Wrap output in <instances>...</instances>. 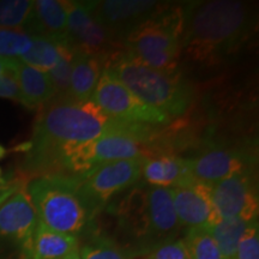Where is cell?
Returning a JSON list of instances; mask_svg holds the SVG:
<instances>
[{
	"label": "cell",
	"instance_id": "18",
	"mask_svg": "<svg viewBox=\"0 0 259 259\" xmlns=\"http://www.w3.org/2000/svg\"><path fill=\"white\" fill-rule=\"evenodd\" d=\"M17 77L21 92L19 102L27 108H42L56 97V92L46 72H42L18 60Z\"/></svg>",
	"mask_w": 259,
	"mask_h": 259
},
{
	"label": "cell",
	"instance_id": "33",
	"mask_svg": "<svg viewBox=\"0 0 259 259\" xmlns=\"http://www.w3.org/2000/svg\"><path fill=\"white\" fill-rule=\"evenodd\" d=\"M63 259H80L79 248H76V250H73L72 252H70V253L67 254L66 257H64Z\"/></svg>",
	"mask_w": 259,
	"mask_h": 259
},
{
	"label": "cell",
	"instance_id": "7",
	"mask_svg": "<svg viewBox=\"0 0 259 259\" xmlns=\"http://www.w3.org/2000/svg\"><path fill=\"white\" fill-rule=\"evenodd\" d=\"M92 101L114 120L128 124L166 125L170 118L141 102L107 67H103Z\"/></svg>",
	"mask_w": 259,
	"mask_h": 259
},
{
	"label": "cell",
	"instance_id": "9",
	"mask_svg": "<svg viewBox=\"0 0 259 259\" xmlns=\"http://www.w3.org/2000/svg\"><path fill=\"white\" fill-rule=\"evenodd\" d=\"M37 221L25 186L22 187L0 205V250H18L22 259H29Z\"/></svg>",
	"mask_w": 259,
	"mask_h": 259
},
{
	"label": "cell",
	"instance_id": "14",
	"mask_svg": "<svg viewBox=\"0 0 259 259\" xmlns=\"http://www.w3.org/2000/svg\"><path fill=\"white\" fill-rule=\"evenodd\" d=\"M174 209L181 227L210 228L219 222V215L211 202V185L191 179L170 187Z\"/></svg>",
	"mask_w": 259,
	"mask_h": 259
},
{
	"label": "cell",
	"instance_id": "4",
	"mask_svg": "<svg viewBox=\"0 0 259 259\" xmlns=\"http://www.w3.org/2000/svg\"><path fill=\"white\" fill-rule=\"evenodd\" d=\"M107 67L141 102L167 116L184 114L192 102V92L180 73H168L139 63L125 52L111 53Z\"/></svg>",
	"mask_w": 259,
	"mask_h": 259
},
{
	"label": "cell",
	"instance_id": "1",
	"mask_svg": "<svg viewBox=\"0 0 259 259\" xmlns=\"http://www.w3.org/2000/svg\"><path fill=\"white\" fill-rule=\"evenodd\" d=\"M148 130L145 124H128L109 118L92 100L54 97L37 115L22 169L31 178L63 174L61 153L66 147L112 134L132 135L143 141Z\"/></svg>",
	"mask_w": 259,
	"mask_h": 259
},
{
	"label": "cell",
	"instance_id": "27",
	"mask_svg": "<svg viewBox=\"0 0 259 259\" xmlns=\"http://www.w3.org/2000/svg\"><path fill=\"white\" fill-rule=\"evenodd\" d=\"M32 36L28 32L12 29H0V57L19 59L30 50Z\"/></svg>",
	"mask_w": 259,
	"mask_h": 259
},
{
	"label": "cell",
	"instance_id": "22",
	"mask_svg": "<svg viewBox=\"0 0 259 259\" xmlns=\"http://www.w3.org/2000/svg\"><path fill=\"white\" fill-rule=\"evenodd\" d=\"M31 36L32 44L30 50L18 60L34 67V69L47 73L58 64L61 56V51L66 45L47 37L34 36V35H31Z\"/></svg>",
	"mask_w": 259,
	"mask_h": 259
},
{
	"label": "cell",
	"instance_id": "17",
	"mask_svg": "<svg viewBox=\"0 0 259 259\" xmlns=\"http://www.w3.org/2000/svg\"><path fill=\"white\" fill-rule=\"evenodd\" d=\"M24 27L29 35L51 38L67 46V2L36 0Z\"/></svg>",
	"mask_w": 259,
	"mask_h": 259
},
{
	"label": "cell",
	"instance_id": "6",
	"mask_svg": "<svg viewBox=\"0 0 259 259\" xmlns=\"http://www.w3.org/2000/svg\"><path fill=\"white\" fill-rule=\"evenodd\" d=\"M142 142L132 135L112 134L88 143L70 145L61 153V173L80 176L103 163L145 158Z\"/></svg>",
	"mask_w": 259,
	"mask_h": 259
},
{
	"label": "cell",
	"instance_id": "15",
	"mask_svg": "<svg viewBox=\"0 0 259 259\" xmlns=\"http://www.w3.org/2000/svg\"><path fill=\"white\" fill-rule=\"evenodd\" d=\"M252 163V158L241 151L216 147L190 160L191 176L193 179L212 185L234 174L253 170Z\"/></svg>",
	"mask_w": 259,
	"mask_h": 259
},
{
	"label": "cell",
	"instance_id": "3",
	"mask_svg": "<svg viewBox=\"0 0 259 259\" xmlns=\"http://www.w3.org/2000/svg\"><path fill=\"white\" fill-rule=\"evenodd\" d=\"M37 219L50 229L78 238L96 216L82 190V177L48 174L25 184Z\"/></svg>",
	"mask_w": 259,
	"mask_h": 259
},
{
	"label": "cell",
	"instance_id": "13",
	"mask_svg": "<svg viewBox=\"0 0 259 259\" xmlns=\"http://www.w3.org/2000/svg\"><path fill=\"white\" fill-rule=\"evenodd\" d=\"M160 8V3L154 0H106L95 2L93 15L114 41H121Z\"/></svg>",
	"mask_w": 259,
	"mask_h": 259
},
{
	"label": "cell",
	"instance_id": "23",
	"mask_svg": "<svg viewBox=\"0 0 259 259\" xmlns=\"http://www.w3.org/2000/svg\"><path fill=\"white\" fill-rule=\"evenodd\" d=\"M183 241L190 259H223L208 228H189Z\"/></svg>",
	"mask_w": 259,
	"mask_h": 259
},
{
	"label": "cell",
	"instance_id": "26",
	"mask_svg": "<svg viewBox=\"0 0 259 259\" xmlns=\"http://www.w3.org/2000/svg\"><path fill=\"white\" fill-rule=\"evenodd\" d=\"M73 57L74 51L69 46H64L58 64L47 72L56 92V97H69Z\"/></svg>",
	"mask_w": 259,
	"mask_h": 259
},
{
	"label": "cell",
	"instance_id": "28",
	"mask_svg": "<svg viewBox=\"0 0 259 259\" xmlns=\"http://www.w3.org/2000/svg\"><path fill=\"white\" fill-rule=\"evenodd\" d=\"M235 259H259V232L258 220L251 222L236 248Z\"/></svg>",
	"mask_w": 259,
	"mask_h": 259
},
{
	"label": "cell",
	"instance_id": "12",
	"mask_svg": "<svg viewBox=\"0 0 259 259\" xmlns=\"http://www.w3.org/2000/svg\"><path fill=\"white\" fill-rule=\"evenodd\" d=\"M118 229L132 245V255L147 254L154 248L148 215L147 187H135L118 204Z\"/></svg>",
	"mask_w": 259,
	"mask_h": 259
},
{
	"label": "cell",
	"instance_id": "32",
	"mask_svg": "<svg viewBox=\"0 0 259 259\" xmlns=\"http://www.w3.org/2000/svg\"><path fill=\"white\" fill-rule=\"evenodd\" d=\"M10 61H11V59H9V58H2V57H0V78H2L3 74L5 73L6 69L9 67Z\"/></svg>",
	"mask_w": 259,
	"mask_h": 259
},
{
	"label": "cell",
	"instance_id": "11",
	"mask_svg": "<svg viewBox=\"0 0 259 259\" xmlns=\"http://www.w3.org/2000/svg\"><path fill=\"white\" fill-rule=\"evenodd\" d=\"M211 202L220 219L258 220V193L254 171L234 174L212 184Z\"/></svg>",
	"mask_w": 259,
	"mask_h": 259
},
{
	"label": "cell",
	"instance_id": "10",
	"mask_svg": "<svg viewBox=\"0 0 259 259\" xmlns=\"http://www.w3.org/2000/svg\"><path fill=\"white\" fill-rule=\"evenodd\" d=\"M95 2H67V46L74 52L105 61L111 54L114 38L94 18Z\"/></svg>",
	"mask_w": 259,
	"mask_h": 259
},
{
	"label": "cell",
	"instance_id": "20",
	"mask_svg": "<svg viewBox=\"0 0 259 259\" xmlns=\"http://www.w3.org/2000/svg\"><path fill=\"white\" fill-rule=\"evenodd\" d=\"M102 59L74 52L69 97L76 101H89L103 70Z\"/></svg>",
	"mask_w": 259,
	"mask_h": 259
},
{
	"label": "cell",
	"instance_id": "30",
	"mask_svg": "<svg viewBox=\"0 0 259 259\" xmlns=\"http://www.w3.org/2000/svg\"><path fill=\"white\" fill-rule=\"evenodd\" d=\"M143 259H190L183 239L164 242L144 254Z\"/></svg>",
	"mask_w": 259,
	"mask_h": 259
},
{
	"label": "cell",
	"instance_id": "29",
	"mask_svg": "<svg viewBox=\"0 0 259 259\" xmlns=\"http://www.w3.org/2000/svg\"><path fill=\"white\" fill-rule=\"evenodd\" d=\"M18 59H11L9 67L5 73L0 78V97L9 99L12 101L21 100V92H19L18 77H17Z\"/></svg>",
	"mask_w": 259,
	"mask_h": 259
},
{
	"label": "cell",
	"instance_id": "24",
	"mask_svg": "<svg viewBox=\"0 0 259 259\" xmlns=\"http://www.w3.org/2000/svg\"><path fill=\"white\" fill-rule=\"evenodd\" d=\"M80 259H132L125 247L108 236L97 235L79 248Z\"/></svg>",
	"mask_w": 259,
	"mask_h": 259
},
{
	"label": "cell",
	"instance_id": "19",
	"mask_svg": "<svg viewBox=\"0 0 259 259\" xmlns=\"http://www.w3.org/2000/svg\"><path fill=\"white\" fill-rule=\"evenodd\" d=\"M78 248V238L50 229L37 221L29 259H63Z\"/></svg>",
	"mask_w": 259,
	"mask_h": 259
},
{
	"label": "cell",
	"instance_id": "25",
	"mask_svg": "<svg viewBox=\"0 0 259 259\" xmlns=\"http://www.w3.org/2000/svg\"><path fill=\"white\" fill-rule=\"evenodd\" d=\"M34 2L0 0V28L21 30L27 23Z\"/></svg>",
	"mask_w": 259,
	"mask_h": 259
},
{
	"label": "cell",
	"instance_id": "31",
	"mask_svg": "<svg viewBox=\"0 0 259 259\" xmlns=\"http://www.w3.org/2000/svg\"><path fill=\"white\" fill-rule=\"evenodd\" d=\"M23 177L0 178V205L19 189L25 186Z\"/></svg>",
	"mask_w": 259,
	"mask_h": 259
},
{
	"label": "cell",
	"instance_id": "2",
	"mask_svg": "<svg viewBox=\"0 0 259 259\" xmlns=\"http://www.w3.org/2000/svg\"><path fill=\"white\" fill-rule=\"evenodd\" d=\"M181 11V53L204 66L222 63L236 53L254 29L252 6L239 0L189 3Z\"/></svg>",
	"mask_w": 259,
	"mask_h": 259
},
{
	"label": "cell",
	"instance_id": "35",
	"mask_svg": "<svg viewBox=\"0 0 259 259\" xmlns=\"http://www.w3.org/2000/svg\"><path fill=\"white\" fill-rule=\"evenodd\" d=\"M2 176H3V170H2V168H0V178H2Z\"/></svg>",
	"mask_w": 259,
	"mask_h": 259
},
{
	"label": "cell",
	"instance_id": "8",
	"mask_svg": "<svg viewBox=\"0 0 259 259\" xmlns=\"http://www.w3.org/2000/svg\"><path fill=\"white\" fill-rule=\"evenodd\" d=\"M143 161L144 158H135L109 162L80 174L83 193L96 212L101 211L113 196L137 183Z\"/></svg>",
	"mask_w": 259,
	"mask_h": 259
},
{
	"label": "cell",
	"instance_id": "34",
	"mask_svg": "<svg viewBox=\"0 0 259 259\" xmlns=\"http://www.w3.org/2000/svg\"><path fill=\"white\" fill-rule=\"evenodd\" d=\"M6 153H8V151H6V149H5L4 147H3V145H0V160L5 157Z\"/></svg>",
	"mask_w": 259,
	"mask_h": 259
},
{
	"label": "cell",
	"instance_id": "21",
	"mask_svg": "<svg viewBox=\"0 0 259 259\" xmlns=\"http://www.w3.org/2000/svg\"><path fill=\"white\" fill-rule=\"evenodd\" d=\"M251 222L253 221H246L239 218L221 219L208 228L219 246L223 259H235L239 241Z\"/></svg>",
	"mask_w": 259,
	"mask_h": 259
},
{
	"label": "cell",
	"instance_id": "16",
	"mask_svg": "<svg viewBox=\"0 0 259 259\" xmlns=\"http://www.w3.org/2000/svg\"><path fill=\"white\" fill-rule=\"evenodd\" d=\"M147 199L154 248L164 242L176 240L181 226L174 209L170 187H147Z\"/></svg>",
	"mask_w": 259,
	"mask_h": 259
},
{
	"label": "cell",
	"instance_id": "5",
	"mask_svg": "<svg viewBox=\"0 0 259 259\" xmlns=\"http://www.w3.org/2000/svg\"><path fill=\"white\" fill-rule=\"evenodd\" d=\"M181 8L161 6L121 40L125 53L151 69L177 72L181 56Z\"/></svg>",
	"mask_w": 259,
	"mask_h": 259
}]
</instances>
